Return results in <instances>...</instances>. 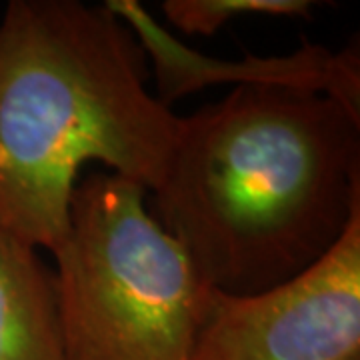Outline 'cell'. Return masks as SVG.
Returning a JSON list of instances; mask_svg holds the SVG:
<instances>
[{
    "instance_id": "52a82bcc",
    "label": "cell",
    "mask_w": 360,
    "mask_h": 360,
    "mask_svg": "<svg viewBox=\"0 0 360 360\" xmlns=\"http://www.w3.org/2000/svg\"><path fill=\"white\" fill-rule=\"evenodd\" d=\"M310 0H167L162 13L174 28L184 34L219 32L226 22L240 16H298L304 18L314 11Z\"/></svg>"
},
{
    "instance_id": "6da1fadb",
    "label": "cell",
    "mask_w": 360,
    "mask_h": 360,
    "mask_svg": "<svg viewBox=\"0 0 360 360\" xmlns=\"http://www.w3.org/2000/svg\"><path fill=\"white\" fill-rule=\"evenodd\" d=\"M153 196L212 290L262 292L324 257L360 210V116L322 94L236 86L180 118Z\"/></svg>"
},
{
    "instance_id": "5b68a950",
    "label": "cell",
    "mask_w": 360,
    "mask_h": 360,
    "mask_svg": "<svg viewBox=\"0 0 360 360\" xmlns=\"http://www.w3.org/2000/svg\"><path fill=\"white\" fill-rule=\"evenodd\" d=\"M104 6L129 26L141 49L150 54L156 72V98L165 106L210 84L232 82L236 86H278L330 96L360 116V56L356 44L333 52L321 44L304 42L286 56L222 60L182 44L136 0H108Z\"/></svg>"
},
{
    "instance_id": "3957f363",
    "label": "cell",
    "mask_w": 360,
    "mask_h": 360,
    "mask_svg": "<svg viewBox=\"0 0 360 360\" xmlns=\"http://www.w3.org/2000/svg\"><path fill=\"white\" fill-rule=\"evenodd\" d=\"M144 194L108 170L77 182L52 252L65 360H191L212 288Z\"/></svg>"
},
{
    "instance_id": "8992f818",
    "label": "cell",
    "mask_w": 360,
    "mask_h": 360,
    "mask_svg": "<svg viewBox=\"0 0 360 360\" xmlns=\"http://www.w3.org/2000/svg\"><path fill=\"white\" fill-rule=\"evenodd\" d=\"M0 360H65L54 276L0 226Z\"/></svg>"
},
{
    "instance_id": "ba28073f",
    "label": "cell",
    "mask_w": 360,
    "mask_h": 360,
    "mask_svg": "<svg viewBox=\"0 0 360 360\" xmlns=\"http://www.w3.org/2000/svg\"><path fill=\"white\" fill-rule=\"evenodd\" d=\"M348 360H360V356H354V359H348Z\"/></svg>"
},
{
    "instance_id": "7a4b0ae2",
    "label": "cell",
    "mask_w": 360,
    "mask_h": 360,
    "mask_svg": "<svg viewBox=\"0 0 360 360\" xmlns=\"http://www.w3.org/2000/svg\"><path fill=\"white\" fill-rule=\"evenodd\" d=\"M142 51L106 6L14 0L0 20V226L34 248L65 240L78 172L155 191L180 116L144 86Z\"/></svg>"
},
{
    "instance_id": "277c9868",
    "label": "cell",
    "mask_w": 360,
    "mask_h": 360,
    "mask_svg": "<svg viewBox=\"0 0 360 360\" xmlns=\"http://www.w3.org/2000/svg\"><path fill=\"white\" fill-rule=\"evenodd\" d=\"M360 356V210L312 266L262 292L212 290L191 360Z\"/></svg>"
}]
</instances>
